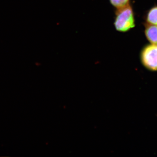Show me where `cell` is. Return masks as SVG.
Instances as JSON below:
<instances>
[{
  "label": "cell",
  "instance_id": "cell-4",
  "mask_svg": "<svg viewBox=\"0 0 157 157\" xmlns=\"http://www.w3.org/2000/svg\"><path fill=\"white\" fill-rule=\"evenodd\" d=\"M146 24L157 25V6L151 8L145 16Z\"/></svg>",
  "mask_w": 157,
  "mask_h": 157
},
{
  "label": "cell",
  "instance_id": "cell-1",
  "mask_svg": "<svg viewBox=\"0 0 157 157\" xmlns=\"http://www.w3.org/2000/svg\"><path fill=\"white\" fill-rule=\"evenodd\" d=\"M114 25L116 30L121 33H126L135 26V13L130 4L117 9Z\"/></svg>",
  "mask_w": 157,
  "mask_h": 157
},
{
  "label": "cell",
  "instance_id": "cell-2",
  "mask_svg": "<svg viewBox=\"0 0 157 157\" xmlns=\"http://www.w3.org/2000/svg\"><path fill=\"white\" fill-rule=\"evenodd\" d=\"M141 64L147 70L157 72V45L150 44L145 45L140 52Z\"/></svg>",
  "mask_w": 157,
  "mask_h": 157
},
{
  "label": "cell",
  "instance_id": "cell-3",
  "mask_svg": "<svg viewBox=\"0 0 157 157\" xmlns=\"http://www.w3.org/2000/svg\"><path fill=\"white\" fill-rule=\"evenodd\" d=\"M144 35L151 44L157 45V25L146 24Z\"/></svg>",
  "mask_w": 157,
  "mask_h": 157
},
{
  "label": "cell",
  "instance_id": "cell-5",
  "mask_svg": "<svg viewBox=\"0 0 157 157\" xmlns=\"http://www.w3.org/2000/svg\"><path fill=\"white\" fill-rule=\"evenodd\" d=\"M109 2L113 7L117 9L129 5L130 0H109Z\"/></svg>",
  "mask_w": 157,
  "mask_h": 157
}]
</instances>
